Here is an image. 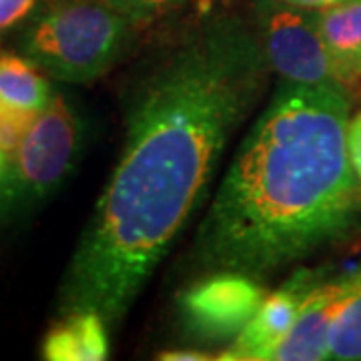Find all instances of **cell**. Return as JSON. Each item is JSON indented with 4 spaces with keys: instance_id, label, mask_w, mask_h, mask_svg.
Instances as JSON below:
<instances>
[{
    "instance_id": "cell-1",
    "label": "cell",
    "mask_w": 361,
    "mask_h": 361,
    "mask_svg": "<svg viewBox=\"0 0 361 361\" xmlns=\"http://www.w3.org/2000/svg\"><path fill=\"white\" fill-rule=\"evenodd\" d=\"M263 44L209 14L157 56L130 92L125 147L59 291V313L115 329L205 199L223 153L269 77Z\"/></svg>"
},
{
    "instance_id": "cell-2",
    "label": "cell",
    "mask_w": 361,
    "mask_h": 361,
    "mask_svg": "<svg viewBox=\"0 0 361 361\" xmlns=\"http://www.w3.org/2000/svg\"><path fill=\"white\" fill-rule=\"evenodd\" d=\"M343 85L281 80L247 130L195 237L207 275L267 279L361 225L360 177L348 151Z\"/></svg>"
},
{
    "instance_id": "cell-3",
    "label": "cell",
    "mask_w": 361,
    "mask_h": 361,
    "mask_svg": "<svg viewBox=\"0 0 361 361\" xmlns=\"http://www.w3.org/2000/svg\"><path fill=\"white\" fill-rule=\"evenodd\" d=\"M130 25L106 0H56L28 23L18 51L49 77L89 85L121 59Z\"/></svg>"
},
{
    "instance_id": "cell-4",
    "label": "cell",
    "mask_w": 361,
    "mask_h": 361,
    "mask_svg": "<svg viewBox=\"0 0 361 361\" xmlns=\"http://www.w3.org/2000/svg\"><path fill=\"white\" fill-rule=\"evenodd\" d=\"M85 125L75 104L54 92L18 149L6 161L0 179V227L30 217L75 171Z\"/></svg>"
},
{
    "instance_id": "cell-5",
    "label": "cell",
    "mask_w": 361,
    "mask_h": 361,
    "mask_svg": "<svg viewBox=\"0 0 361 361\" xmlns=\"http://www.w3.org/2000/svg\"><path fill=\"white\" fill-rule=\"evenodd\" d=\"M257 35L271 71L281 80L307 87L341 85L323 40L317 11L281 0H261Z\"/></svg>"
},
{
    "instance_id": "cell-6",
    "label": "cell",
    "mask_w": 361,
    "mask_h": 361,
    "mask_svg": "<svg viewBox=\"0 0 361 361\" xmlns=\"http://www.w3.org/2000/svg\"><path fill=\"white\" fill-rule=\"evenodd\" d=\"M263 299L265 291L257 279L213 273L180 295V319L193 336L207 341L235 339L253 319Z\"/></svg>"
},
{
    "instance_id": "cell-7",
    "label": "cell",
    "mask_w": 361,
    "mask_h": 361,
    "mask_svg": "<svg viewBox=\"0 0 361 361\" xmlns=\"http://www.w3.org/2000/svg\"><path fill=\"white\" fill-rule=\"evenodd\" d=\"M361 295V265L351 273L337 275L315 285L305 297L293 327L271 351L275 361H322L329 355V336L337 317Z\"/></svg>"
},
{
    "instance_id": "cell-8",
    "label": "cell",
    "mask_w": 361,
    "mask_h": 361,
    "mask_svg": "<svg viewBox=\"0 0 361 361\" xmlns=\"http://www.w3.org/2000/svg\"><path fill=\"white\" fill-rule=\"evenodd\" d=\"M323 277L313 271H299L287 283L263 299L253 319L243 331L233 339L219 360L223 361H259L269 360L271 351L277 348L293 327L299 310Z\"/></svg>"
},
{
    "instance_id": "cell-9",
    "label": "cell",
    "mask_w": 361,
    "mask_h": 361,
    "mask_svg": "<svg viewBox=\"0 0 361 361\" xmlns=\"http://www.w3.org/2000/svg\"><path fill=\"white\" fill-rule=\"evenodd\" d=\"M109 351V325L90 310L61 313L40 345L47 361H103Z\"/></svg>"
},
{
    "instance_id": "cell-10",
    "label": "cell",
    "mask_w": 361,
    "mask_h": 361,
    "mask_svg": "<svg viewBox=\"0 0 361 361\" xmlns=\"http://www.w3.org/2000/svg\"><path fill=\"white\" fill-rule=\"evenodd\" d=\"M317 16L339 82L353 87L361 78V0H339Z\"/></svg>"
},
{
    "instance_id": "cell-11",
    "label": "cell",
    "mask_w": 361,
    "mask_h": 361,
    "mask_svg": "<svg viewBox=\"0 0 361 361\" xmlns=\"http://www.w3.org/2000/svg\"><path fill=\"white\" fill-rule=\"evenodd\" d=\"M52 97L54 90L40 68L23 54L0 52V103L39 115Z\"/></svg>"
},
{
    "instance_id": "cell-12",
    "label": "cell",
    "mask_w": 361,
    "mask_h": 361,
    "mask_svg": "<svg viewBox=\"0 0 361 361\" xmlns=\"http://www.w3.org/2000/svg\"><path fill=\"white\" fill-rule=\"evenodd\" d=\"M327 360H361V295L355 297L337 317L329 336Z\"/></svg>"
},
{
    "instance_id": "cell-13",
    "label": "cell",
    "mask_w": 361,
    "mask_h": 361,
    "mask_svg": "<svg viewBox=\"0 0 361 361\" xmlns=\"http://www.w3.org/2000/svg\"><path fill=\"white\" fill-rule=\"evenodd\" d=\"M39 115L0 103V151L4 155L11 157L18 149Z\"/></svg>"
},
{
    "instance_id": "cell-14",
    "label": "cell",
    "mask_w": 361,
    "mask_h": 361,
    "mask_svg": "<svg viewBox=\"0 0 361 361\" xmlns=\"http://www.w3.org/2000/svg\"><path fill=\"white\" fill-rule=\"evenodd\" d=\"M116 11L127 14L130 20H145L161 13H167L171 8L183 4L185 0H106Z\"/></svg>"
},
{
    "instance_id": "cell-15",
    "label": "cell",
    "mask_w": 361,
    "mask_h": 361,
    "mask_svg": "<svg viewBox=\"0 0 361 361\" xmlns=\"http://www.w3.org/2000/svg\"><path fill=\"white\" fill-rule=\"evenodd\" d=\"M37 0H0V32H6L32 11Z\"/></svg>"
},
{
    "instance_id": "cell-16",
    "label": "cell",
    "mask_w": 361,
    "mask_h": 361,
    "mask_svg": "<svg viewBox=\"0 0 361 361\" xmlns=\"http://www.w3.org/2000/svg\"><path fill=\"white\" fill-rule=\"evenodd\" d=\"M348 151L355 175L361 180V113L349 121L348 127Z\"/></svg>"
},
{
    "instance_id": "cell-17",
    "label": "cell",
    "mask_w": 361,
    "mask_h": 361,
    "mask_svg": "<svg viewBox=\"0 0 361 361\" xmlns=\"http://www.w3.org/2000/svg\"><path fill=\"white\" fill-rule=\"evenodd\" d=\"M159 360L165 361H209L211 355L201 351H163Z\"/></svg>"
},
{
    "instance_id": "cell-18",
    "label": "cell",
    "mask_w": 361,
    "mask_h": 361,
    "mask_svg": "<svg viewBox=\"0 0 361 361\" xmlns=\"http://www.w3.org/2000/svg\"><path fill=\"white\" fill-rule=\"evenodd\" d=\"M281 2L301 6V8H311V11H322V8H327L331 4H337L339 0H281Z\"/></svg>"
},
{
    "instance_id": "cell-19",
    "label": "cell",
    "mask_w": 361,
    "mask_h": 361,
    "mask_svg": "<svg viewBox=\"0 0 361 361\" xmlns=\"http://www.w3.org/2000/svg\"><path fill=\"white\" fill-rule=\"evenodd\" d=\"M6 161H8V157L0 151V179H2V173H4V169H6Z\"/></svg>"
}]
</instances>
